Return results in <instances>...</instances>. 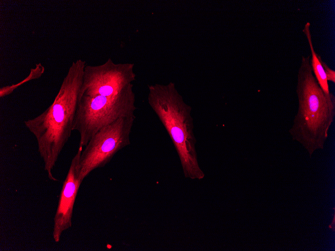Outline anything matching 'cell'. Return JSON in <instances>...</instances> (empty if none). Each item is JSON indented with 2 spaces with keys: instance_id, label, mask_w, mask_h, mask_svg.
Instances as JSON below:
<instances>
[{
  "instance_id": "1",
  "label": "cell",
  "mask_w": 335,
  "mask_h": 251,
  "mask_svg": "<svg viewBox=\"0 0 335 251\" xmlns=\"http://www.w3.org/2000/svg\"><path fill=\"white\" fill-rule=\"evenodd\" d=\"M85 62H73L51 105L24 124L35 137L38 152L48 177L57 181L52 170L73 131V124L83 83Z\"/></svg>"
},
{
  "instance_id": "2",
  "label": "cell",
  "mask_w": 335,
  "mask_h": 251,
  "mask_svg": "<svg viewBox=\"0 0 335 251\" xmlns=\"http://www.w3.org/2000/svg\"><path fill=\"white\" fill-rule=\"evenodd\" d=\"M298 107L289 130L292 138L311 155L322 149L335 116V100H329L315 79L310 56H303L297 73L296 88Z\"/></svg>"
},
{
  "instance_id": "3",
  "label": "cell",
  "mask_w": 335,
  "mask_h": 251,
  "mask_svg": "<svg viewBox=\"0 0 335 251\" xmlns=\"http://www.w3.org/2000/svg\"><path fill=\"white\" fill-rule=\"evenodd\" d=\"M149 103L170 135L186 178L202 179L205 174L198 163L191 109L174 85L149 87Z\"/></svg>"
},
{
  "instance_id": "4",
  "label": "cell",
  "mask_w": 335,
  "mask_h": 251,
  "mask_svg": "<svg viewBox=\"0 0 335 251\" xmlns=\"http://www.w3.org/2000/svg\"><path fill=\"white\" fill-rule=\"evenodd\" d=\"M132 87L115 96L83 95L79 99L72 128L79 134V147H85L97 132L118 119L134 115Z\"/></svg>"
},
{
  "instance_id": "5",
  "label": "cell",
  "mask_w": 335,
  "mask_h": 251,
  "mask_svg": "<svg viewBox=\"0 0 335 251\" xmlns=\"http://www.w3.org/2000/svg\"><path fill=\"white\" fill-rule=\"evenodd\" d=\"M134 115L118 119L97 132L82 150L77 166L82 182L92 171L104 167L119 150L130 144Z\"/></svg>"
},
{
  "instance_id": "6",
  "label": "cell",
  "mask_w": 335,
  "mask_h": 251,
  "mask_svg": "<svg viewBox=\"0 0 335 251\" xmlns=\"http://www.w3.org/2000/svg\"><path fill=\"white\" fill-rule=\"evenodd\" d=\"M131 70L115 65L110 60L102 65L85 67L79 99L83 95L95 97L118 95L134 79Z\"/></svg>"
},
{
  "instance_id": "7",
  "label": "cell",
  "mask_w": 335,
  "mask_h": 251,
  "mask_svg": "<svg viewBox=\"0 0 335 251\" xmlns=\"http://www.w3.org/2000/svg\"><path fill=\"white\" fill-rule=\"evenodd\" d=\"M83 148L79 147L72 158L60 193L58 205L54 218L53 237L58 242L62 233L72 226V218L76 196L82 182L77 173V166Z\"/></svg>"
},
{
  "instance_id": "8",
  "label": "cell",
  "mask_w": 335,
  "mask_h": 251,
  "mask_svg": "<svg viewBox=\"0 0 335 251\" xmlns=\"http://www.w3.org/2000/svg\"><path fill=\"white\" fill-rule=\"evenodd\" d=\"M302 32L304 34L309 46L311 55V56H310V65L313 75L327 97L329 100H335L334 95L329 91L328 81L320 62L321 58L316 53L313 48L310 31V23L309 22L306 23L302 29Z\"/></svg>"
},
{
  "instance_id": "9",
  "label": "cell",
  "mask_w": 335,
  "mask_h": 251,
  "mask_svg": "<svg viewBox=\"0 0 335 251\" xmlns=\"http://www.w3.org/2000/svg\"><path fill=\"white\" fill-rule=\"evenodd\" d=\"M45 71L44 67L41 63H38L36 65V66L31 69L30 73L28 76L24 80L21 81L19 83L12 85L11 86H7L1 88L0 89V97L2 98L6 96L11 94L15 89L19 86L25 84L27 81L32 80L33 79H38L40 78Z\"/></svg>"
},
{
  "instance_id": "10",
  "label": "cell",
  "mask_w": 335,
  "mask_h": 251,
  "mask_svg": "<svg viewBox=\"0 0 335 251\" xmlns=\"http://www.w3.org/2000/svg\"><path fill=\"white\" fill-rule=\"evenodd\" d=\"M321 63L323 66L326 79L327 81H331L333 83H335V72L334 70L331 69L326 63L321 59Z\"/></svg>"
}]
</instances>
